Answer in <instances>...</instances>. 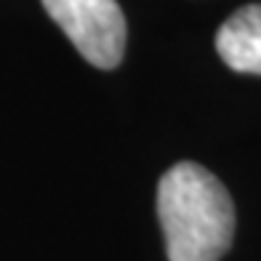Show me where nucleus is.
I'll list each match as a JSON object with an SVG mask.
<instances>
[{"label": "nucleus", "mask_w": 261, "mask_h": 261, "mask_svg": "<svg viewBox=\"0 0 261 261\" xmlns=\"http://www.w3.org/2000/svg\"><path fill=\"white\" fill-rule=\"evenodd\" d=\"M158 219L168 261H221L234 234V205L216 176L176 163L158 184Z\"/></svg>", "instance_id": "nucleus-1"}, {"label": "nucleus", "mask_w": 261, "mask_h": 261, "mask_svg": "<svg viewBox=\"0 0 261 261\" xmlns=\"http://www.w3.org/2000/svg\"><path fill=\"white\" fill-rule=\"evenodd\" d=\"M80 56L99 69H115L125 54V16L117 0H40Z\"/></svg>", "instance_id": "nucleus-2"}, {"label": "nucleus", "mask_w": 261, "mask_h": 261, "mask_svg": "<svg viewBox=\"0 0 261 261\" xmlns=\"http://www.w3.org/2000/svg\"><path fill=\"white\" fill-rule=\"evenodd\" d=\"M216 51L234 72L261 75V3L237 8L216 32Z\"/></svg>", "instance_id": "nucleus-3"}]
</instances>
